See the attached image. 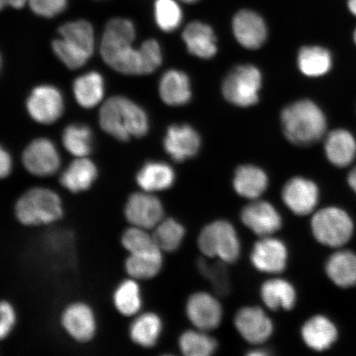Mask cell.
Masks as SVG:
<instances>
[{"mask_svg":"<svg viewBox=\"0 0 356 356\" xmlns=\"http://www.w3.org/2000/svg\"><path fill=\"white\" fill-rule=\"evenodd\" d=\"M99 122L102 130L121 141L130 140L131 137H143L149 127L145 111L122 96L106 101L100 110Z\"/></svg>","mask_w":356,"mask_h":356,"instance_id":"cell-1","label":"cell"},{"mask_svg":"<svg viewBox=\"0 0 356 356\" xmlns=\"http://www.w3.org/2000/svg\"><path fill=\"white\" fill-rule=\"evenodd\" d=\"M284 136L292 144L309 146L317 143L327 131V118L319 106L311 100L293 102L280 115Z\"/></svg>","mask_w":356,"mask_h":356,"instance_id":"cell-2","label":"cell"},{"mask_svg":"<svg viewBox=\"0 0 356 356\" xmlns=\"http://www.w3.org/2000/svg\"><path fill=\"white\" fill-rule=\"evenodd\" d=\"M15 215L22 225L37 227L54 224L64 215L59 195L54 191L34 188L17 199Z\"/></svg>","mask_w":356,"mask_h":356,"instance_id":"cell-3","label":"cell"},{"mask_svg":"<svg viewBox=\"0 0 356 356\" xmlns=\"http://www.w3.org/2000/svg\"><path fill=\"white\" fill-rule=\"evenodd\" d=\"M198 247L204 257L218 258L225 264H234L241 252L238 236L234 227L226 220L211 222L202 230Z\"/></svg>","mask_w":356,"mask_h":356,"instance_id":"cell-4","label":"cell"},{"mask_svg":"<svg viewBox=\"0 0 356 356\" xmlns=\"http://www.w3.org/2000/svg\"><path fill=\"white\" fill-rule=\"evenodd\" d=\"M262 76L254 65L235 67L222 84V93L231 104L241 108L255 105L259 100Z\"/></svg>","mask_w":356,"mask_h":356,"instance_id":"cell-5","label":"cell"},{"mask_svg":"<svg viewBox=\"0 0 356 356\" xmlns=\"http://www.w3.org/2000/svg\"><path fill=\"white\" fill-rule=\"evenodd\" d=\"M312 232L320 243L331 248L343 246L353 236L354 225L348 213L341 209L320 210L311 222Z\"/></svg>","mask_w":356,"mask_h":356,"instance_id":"cell-6","label":"cell"},{"mask_svg":"<svg viewBox=\"0 0 356 356\" xmlns=\"http://www.w3.org/2000/svg\"><path fill=\"white\" fill-rule=\"evenodd\" d=\"M124 213L131 226L147 230L154 229L164 219L161 200L144 191L133 193L128 197Z\"/></svg>","mask_w":356,"mask_h":356,"instance_id":"cell-7","label":"cell"},{"mask_svg":"<svg viewBox=\"0 0 356 356\" xmlns=\"http://www.w3.org/2000/svg\"><path fill=\"white\" fill-rule=\"evenodd\" d=\"M26 109L34 121L44 124L54 123L63 114V97L54 86H38L29 97Z\"/></svg>","mask_w":356,"mask_h":356,"instance_id":"cell-8","label":"cell"},{"mask_svg":"<svg viewBox=\"0 0 356 356\" xmlns=\"http://www.w3.org/2000/svg\"><path fill=\"white\" fill-rule=\"evenodd\" d=\"M60 323L68 336L79 343H87L95 336V315L86 302H75L67 306L62 312Z\"/></svg>","mask_w":356,"mask_h":356,"instance_id":"cell-9","label":"cell"},{"mask_svg":"<svg viewBox=\"0 0 356 356\" xmlns=\"http://www.w3.org/2000/svg\"><path fill=\"white\" fill-rule=\"evenodd\" d=\"M22 163L31 175L44 177L55 175L60 166V158L50 140L40 138L26 147Z\"/></svg>","mask_w":356,"mask_h":356,"instance_id":"cell-10","label":"cell"},{"mask_svg":"<svg viewBox=\"0 0 356 356\" xmlns=\"http://www.w3.org/2000/svg\"><path fill=\"white\" fill-rule=\"evenodd\" d=\"M186 313L190 322L199 330H213L220 326L222 309L216 298L206 292L191 296L186 302Z\"/></svg>","mask_w":356,"mask_h":356,"instance_id":"cell-11","label":"cell"},{"mask_svg":"<svg viewBox=\"0 0 356 356\" xmlns=\"http://www.w3.org/2000/svg\"><path fill=\"white\" fill-rule=\"evenodd\" d=\"M234 325L244 340L255 345L264 343L274 330L268 315L258 307H244L238 310L235 315Z\"/></svg>","mask_w":356,"mask_h":356,"instance_id":"cell-12","label":"cell"},{"mask_svg":"<svg viewBox=\"0 0 356 356\" xmlns=\"http://www.w3.org/2000/svg\"><path fill=\"white\" fill-rule=\"evenodd\" d=\"M318 199V186L305 177L291 178L282 190L284 203L297 216H307L313 212L317 207Z\"/></svg>","mask_w":356,"mask_h":356,"instance_id":"cell-13","label":"cell"},{"mask_svg":"<svg viewBox=\"0 0 356 356\" xmlns=\"http://www.w3.org/2000/svg\"><path fill=\"white\" fill-rule=\"evenodd\" d=\"M243 225L261 238L277 232L282 228V219L273 204L254 200L241 212Z\"/></svg>","mask_w":356,"mask_h":356,"instance_id":"cell-14","label":"cell"},{"mask_svg":"<svg viewBox=\"0 0 356 356\" xmlns=\"http://www.w3.org/2000/svg\"><path fill=\"white\" fill-rule=\"evenodd\" d=\"M250 257L257 270L264 273L278 274L286 269L288 250L282 241L268 236L255 243Z\"/></svg>","mask_w":356,"mask_h":356,"instance_id":"cell-15","label":"cell"},{"mask_svg":"<svg viewBox=\"0 0 356 356\" xmlns=\"http://www.w3.org/2000/svg\"><path fill=\"white\" fill-rule=\"evenodd\" d=\"M233 32L237 42L248 50H257L266 41L267 28L262 17L254 11L240 10L233 19Z\"/></svg>","mask_w":356,"mask_h":356,"instance_id":"cell-16","label":"cell"},{"mask_svg":"<svg viewBox=\"0 0 356 356\" xmlns=\"http://www.w3.org/2000/svg\"><path fill=\"white\" fill-rule=\"evenodd\" d=\"M163 146L175 161L184 162L198 153L200 137L188 124H172L168 129Z\"/></svg>","mask_w":356,"mask_h":356,"instance_id":"cell-17","label":"cell"},{"mask_svg":"<svg viewBox=\"0 0 356 356\" xmlns=\"http://www.w3.org/2000/svg\"><path fill=\"white\" fill-rule=\"evenodd\" d=\"M325 154L334 166L346 168L356 158V139L345 129H337L328 134L325 140Z\"/></svg>","mask_w":356,"mask_h":356,"instance_id":"cell-18","label":"cell"},{"mask_svg":"<svg viewBox=\"0 0 356 356\" xmlns=\"http://www.w3.org/2000/svg\"><path fill=\"white\" fill-rule=\"evenodd\" d=\"M182 39L190 54L200 59H211L217 53L215 33L210 26L195 21L186 26Z\"/></svg>","mask_w":356,"mask_h":356,"instance_id":"cell-19","label":"cell"},{"mask_svg":"<svg viewBox=\"0 0 356 356\" xmlns=\"http://www.w3.org/2000/svg\"><path fill=\"white\" fill-rule=\"evenodd\" d=\"M301 337L310 349L323 351L335 343L338 333L330 319L322 315H316L302 325Z\"/></svg>","mask_w":356,"mask_h":356,"instance_id":"cell-20","label":"cell"},{"mask_svg":"<svg viewBox=\"0 0 356 356\" xmlns=\"http://www.w3.org/2000/svg\"><path fill=\"white\" fill-rule=\"evenodd\" d=\"M97 177V169L90 159L78 158L62 173V186L72 193H79L91 188Z\"/></svg>","mask_w":356,"mask_h":356,"instance_id":"cell-21","label":"cell"},{"mask_svg":"<svg viewBox=\"0 0 356 356\" xmlns=\"http://www.w3.org/2000/svg\"><path fill=\"white\" fill-rule=\"evenodd\" d=\"M159 95L167 105L178 106L188 104L191 97L188 75L177 70L167 71L160 80Z\"/></svg>","mask_w":356,"mask_h":356,"instance_id":"cell-22","label":"cell"},{"mask_svg":"<svg viewBox=\"0 0 356 356\" xmlns=\"http://www.w3.org/2000/svg\"><path fill=\"white\" fill-rule=\"evenodd\" d=\"M268 182V177L262 169L254 165H243L236 170L233 185L240 197L254 200L264 195Z\"/></svg>","mask_w":356,"mask_h":356,"instance_id":"cell-23","label":"cell"},{"mask_svg":"<svg viewBox=\"0 0 356 356\" xmlns=\"http://www.w3.org/2000/svg\"><path fill=\"white\" fill-rule=\"evenodd\" d=\"M175 178V170L168 164L149 162L137 172L136 180L142 191L154 193L170 188Z\"/></svg>","mask_w":356,"mask_h":356,"instance_id":"cell-24","label":"cell"},{"mask_svg":"<svg viewBox=\"0 0 356 356\" xmlns=\"http://www.w3.org/2000/svg\"><path fill=\"white\" fill-rule=\"evenodd\" d=\"M162 331L163 323L159 316L147 312L134 319L129 328V337L137 346L151 348L157 344Z\"/></svg>","mask_w":356,"mask_h":356,"instance_id":"cell-25","label":"cell"},{"mask_svg":"<svg viewBox=\"0 0 356 356\" xmlns=\"http://www.w3.org/2000/svg\"><path fill=\"white\" fill-rule=\"evenodd\" d=\"M261 298L273 310H291L296 304V289L283 279H271L262 284Z\"/></svg>","mask_w":356,"mask_h":356,"instance_id":"cell-26","label":"cell"},{"mask_svg":"<svg viewBox=\"0 0 356 356\" xmlns=\"http://www.w3.org/2000/svg\"><path fill=\"white\" fill-rule=\"evenodd\" d=\"M329 279L341 288L356 286V255L349 251L334 253L326 264Z\"/></svg>","mask_w":356,"mask_h":356,"instance_id":"cell-27","label":"cell"},{"mask_svg":"<svg viewBox=\"0 0 356 356\" xmlns=\"http://www.w3.org/2000/svg\"><path fill=\"white\" fill-rule=\"evenodd\" d=\"M60 38L71 47L91 57L95 50V31L90 22L76 20L66 22L58 29Z\"/></svg>","mask_w":356,"mask_h":356,"instance_id":"cell-28","label":"cell"},{"mask_svg":"<svg viewBox=\"0 0 356 356\" xmlns=\"http://www.w3.org/2000/svg\"><path fill=\"white\" fill-rule=\"evenodd\" d=\"M298 65L302 74L311 78L322 77L331 70L332 56L326 48L305 47L298 56Z\"/></svg>","mask_w":356,"mask_h":356,"instance_id":"cell-29","label":"cell"},{"mask_svg":"<svg viewBox=\"0 0 356 356\" xmlns=\"http://www.w3.org/2000/svg\"><path fill=\"white\" fill-rule=\"evenodd\" d=\"M74 95L78 104L84 108H95L104 95V81L97 72H89L74 80Z\"/></svg>","mask_w":356,"mask_h":356,"instance_id":"cell-30","label":"cell"},{"mask_svg":"<svg viewBox=\"0 0 356 356\" xmlns=\"http://www.w3.org/2000/svg\"><path fill=\"white\" fill-rule=\"evenodd\" d=\"M163 264V252L129 254L124 261V269L131 278L147 280L154 278L160 273Z\"/></svg>","mask_w":356,"mask_h":356,"instance_id":"cell-31","label":"cell"},{"mask_svg":"<svg viewBox=\"0 0 356 356\" xmlns=\"http://www.w3.org/2000/svg\"><path fill=\"white\" fill-rule=\"evenodd\" d=\"M113 304L115 309L124 317H132L139 313L142 299L136 280L127 279L119 284L113 293Z\"/></svg>","mask_w":356,"mask_h":356,"instance_id":"cell-32","label":"cell"},{"mask_svg":"<svg viewBox=\"0 0 356 356\" xmlns=\"http://www.w3.org/2000/svg\"><path fill=\"white\" fill-rule=\"evenodd\" d=\"M185 234V228L181 222L172 218H168L155 227L152 234L160 250L163 252H172L179 248Z\"/></svg>","mask_w":356,"mask_h":356,"instance_id":"cell-33","label":"cell"},{"mask_svg":"<svg viewBox=\"0 0 356 356\" xmlns=\"http://www.w3.org/2000/svg\"><path fill=\"white\" fill-rule=\"evenodd\" d=\"M178 345L182 354L186 356H209L217 350V341L199 329L182 333Z\"/></svg>","mask_w":356,"mask_h":356,"instance_id":"cell-34","label":"cell"},{"mask_svg":"<svg viewBox=\"0 0 356 356\" xmlns=\"http://www.w3.org/2000/svg\"><path fill=\"white\" fill-rule=\"evenodd\" d=\"M62 141L69 153L77 158H84L92 150V131L83 124H70L65 129Z\"/></svg>","mask_w":356,"mask_h":356,"instance_id":"cell-35","label":"cell"},{"mask_svg":"<svg viewBox=\"0 0 356 356\" xmlns=\"http://www.w3.org/2000/svg\"><path fill=\"white\" fill-rule=\"evenodd\" d=\"M226 264L220 260L211 262L206 258H200L197 267L200 273L211 284L217 295L228 296L231 291V282Z\"/></svg>","mask_w":356,"mask_h":356,"instance_id":"cell-36","label":"cell"},{"mask_svg":"<svg viewBox=\"0 0 356 356\" xmlns=\"http://www.w3.org/2000/svg\"><path fill=\"white\" fill-rule=\"evenodd\" d=\"M121 242L129 254H146L162 252L156 244L153 234L149 230L131 226L124 231Z\"/></svg>","mask_w":356,"mask_h":356,"instance_id":"cell-37","label":"cell"},{"mask_svg":"<svg viewBox=\"0 0 356 356\" xmlns=\"http://www.w3.org/2000/svg\"><path fill=\"white\" fill-rule=\"evenodd\" d=\"M154 15L156 24L165 33L179 28L184 15L176 0H155Z\"/></svg>","mask_w":356,"mask_h":356,"instance_id":"cell-38","label":"cell"},{"mask_svg":"<svg viewBox=\"0 0 356 356\" xmlns=\"http://www.w3.org/2000/svg\"><path fill=\"white\" fill-rule=\"evenodd\" d=\"M52 49L56 56L70 70L80 68L89 59L84 53L71 47L60 38L52 42Z\"/></svg>","mask_w":356,"mask_h":356,"instance_id":"cell-39","label":"cell"},{"mask_svg":"<svg viewBox=\"0 0 356 356\" xmlns=\"http://www.w3.org/2000/svg\"><path fill=\"white\" fill-rule=\"evenodd\" d=\"M28 3L35 15L51 19L66 10L69 0H29Z\"/></svg>","mask_w":356,"mask_h":356,"instance_id":"cell-40","label":"cell"},{"mask_svg":"<svg viewBox=\"0 0 356 356\" xmlns=\"http://www.w3.org/2000/svg\"><path fill=\"white\" fill-rule=\"evenodd\" d=\"M143 55L145 74L154 72L162 64L163 56L159 44L154 39L147 40L140 46Z\"/></svg>","mask_w":356,"mask_h":356,"instance_id":"cell-41","label":"cell"},{"mask_svg":"<svg viewBox=\"0 0 356 356\" xmlns=\"http://www.w3.org/2000/svg\"><path fill=\"white\" fill-rule=\"evenodd\" d=\"M15 323V308L10 302L2 301L0 304V339H6L10 335Z\"/></svg>","mask_w":356,"mask_h":356,"instance_id":"cell-42","label":"cell"},{"mask_svg":"<svg viewBox=\"0 0 356 356\" xmlns=\"http://www.w3.org/2000/svg\"><path fill=\"white\" fill-rule=\"evenodd\" d=\"M12 171L11 156L3 148L0 150V177L6 178Z\"/></svg>","mask_w":356,"mask_h":356,"instance_id":"cell-43","label":"cell"},{"mask_svg":"<svg viewBox=\"0 0 356 356\" xmlns=\"http://www.w3.org/2000/svg\"><path fill=\"white\" fill-rule=\"evenodd\" d=\"M28 3L29 0H0V7H1L2 10L6 7L20 10V8H24Z\"/></svg>","mask_w":356,"mask_h":356,"instance_id":"cell-44","label":"cell"},{"mask_svg":"<svg viewBox=\"0 0 356 356\" xmlns=\"http://www.w3.org/2000/svg\"><path fill=\"white\" fill-rule=\"evenodd\" d=\"M348 184L356 193V166L349 173Z\"/></svg>","mask_w":356,"mask_h":356,"instance_id":"cell-45","label":"cell"},{"mask_svg":"<svg viewBox=\"0 0 356 356\" xmlns=\"http://www.w3.org/2000/svg\"><path fill=\"white\" fill-rule=\"evenodd\" d=\"M348 8L350 13L356 17V0H348Z\"/></svg>","mask_w":356,"mask_h":356,"instance_id":"cell-46","label":"cell"},{"mask_svg":"<svg viewBox=\"0 0 356 356\" xmlns=\"http://www.w3.org/2000/svg\"><path fill=\"white\" fill-rule=\"evenodd\" d=\"M269 354H270L269 353H266V351H265V350H259L252 351V353H249V355H269Z\"/></svg>","mask_w":356,"mask_h":356,"instance_id":"cell-47","label":"cell"},{"mask_svg":"<svg viewBox=\"0 0 356 356\" xmlns=\"http://www.w3.org/2000/svg\"><path fill=\"white\" fill-rule=\"evenodd\" d=\"M181 1L186 3H193L197 2L198 0H181Z\"/></svg>","mask_w":356,"mask_h":356,"instance_id":"cell-48","label":"cell"},{"mask_svg":"<svg viewBox=\"0 0 356 356\" xmlns=\"http://www.w3.org/2000/svg\"><path fill=\"white\" fill-rule=\"evenodd\" d=\"M353 39H354V42L356 44V29H355L354 34H353Z\"/></svg>","mask_w":356,"mask_h":356,"instance_id":"cell-49","label":"cell"}]
</instances>
